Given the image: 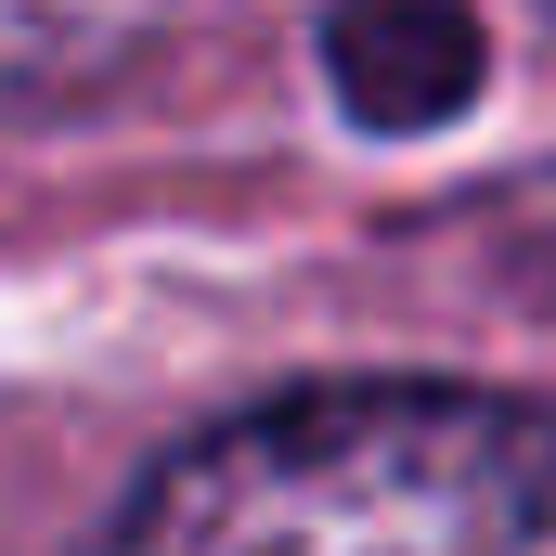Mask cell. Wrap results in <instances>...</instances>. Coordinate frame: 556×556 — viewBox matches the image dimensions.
Segmentation results:
<instances>
[{
  "label": "cell",
  "instance_id": "cell-3",
  "mask_svg": "<svg viewBox=\"0 0 556 556\" xmlns=\"http://www.w3.org/2000/svg\"><path fill=\"white\" fill-rule=\"evenodd\" d=\"M181 0H0V117H52L104 91Z\"/></svg>",
  "mask_w": 556,
  "mask_h": 556
},
{
  "label": "cell",
  "instance_id": "cell-2",
  "mask_svg": "<svg viewBox=\"0 0 556 556\" xmlns=\"http://www.w3.org/2000/svg\"><path fill=\"white\" fill-rule=\"evenodd\" d=\"M324 78L363 130H440L479 104L492 52L466 0H337L324 13Z\"/></svg>",
  "mask_w": 556,
  "mask_h": 556
},
{
  "label": "cell",
  "instance_id": "cell-1",
  "mask_svg": "<svg viewBox=\"0 0 556 556\" xmlns=\"http://www.w3.org/2000/svg\"><path fill=\"white\" fill-rule=\"evenodd\" d=\"M91 556H556V415L363 376L181 440Z\"/></svg>",
  "mask_w": 556,
  "mask_h": 556
}]
</instances>
